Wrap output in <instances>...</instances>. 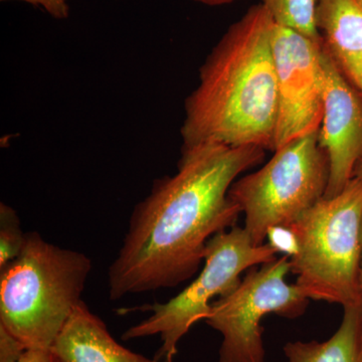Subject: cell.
<instances>
[{
  "instance_id": "5",
  "label": "cell",
  "mask_w": 362,
  "mask_h": 362,
  "mask_svg": "<svg viewBox=\"0 0 362 362\" xmlns=\"http://www.w3.org/2000/svg\"><path fill=\"white\" fill-rule=\"evenodd\" d=\"M329 159L318 132L297 138L274 150L265 165L233 183L228 192L240 213L252 244H266L273 228H290L325 197Z\"/></svg>"
},
{
  "instance_id": "11",
  "label": "cell",
  "mask_w": 362,
  "mask_h": 362,
  "mask_svg": "<svg viewBox=\"0 0 362 362\" xmlns=\"http://www.w3.org/2000/svg\"><path fill=\"white\" fill-rule=\"evenodd\" d=\"M317 28L324 49L362 94V6L356 0H318Z\"/></svg>"
},
{
  "instance_id": "21",
  "label": "cell",
  "mask_w": 362,
  "mask_h": 362,
  "mask_svg": "<svg viewBox=\"0 0 362 362\" xmlns=\"http://www.w3.org/2000/svg\"><path fill=\"white\" fill-rule=\"evenodd\" d=\"M361 243H362V230H361ZM361 289L362 294V257H361ZM361 362H362V337H361Z\"/></svg>"
},
{
  "instance_id": "6",
  "label": "cell",
  "mask_w": 362,
  "mask_h": 362,
  "mask_svg": "<svg viewBox=\"0 0 362 362\" xmlns=\"http://www.w3.org/2000/svg\"><path fill=\"white\" fill-rule=\"evenodd\" d=\"M270 244H252L245 228L214 235L206 245L204 268L192 284L165 303L143 305L134 310L151 312V315L123 333L124 340L160 335L161 346L154 359L173 362L177 345L190 328L204 321L211 310V300L225 297L240 283V274L257 265L277 259Z\"/></svg>"
},
{
  "instance_id": "10",
  "label": "cell",
  "mask_w": 362,
  "mask_h": 362,
  "mask_svg": "<svg viewBox=\"0 0 362 362\" xmlns=\"http://www.w3.org/2000/svg\"><path fill=\"white\" fill-rule=\"evenodd\" d=\"M49 350L54 362H157L117 342L84 301L69 317Z\"/></svg>"
},
{
  "instance_id": "1",
  "label": "cell",
  "mask_w": 362,
  "mask_h": 362,
  "mask_svg": "<svg viewBox=\"0 0 362 362\" xmlns=\"http://www.w3.org/2000/svg\"><path fill=\"white\" fill-rule=\"evenodd\" d=\"M266 150L216 142L182 146L177 173L154 181L136 204L129 228L108 270L112 301L176 287L199 271L206 245L237 223L233 183L258 165Z\"/></svg>"
},
{
  "instance_id": "15",
  "label": "cell",
  "mask_w": 362,
  "mask_h": 362,
  "mask_svg": "<svg viewBox=\"0 0 362 362\" xmlns=\"http://www.w3.org/2000/svg\"><path fill=\"white\" fill-rule=\"evenodd\" d=\"M267 240H269L268 244H270L279 254L284 252L286 256L290 258L298 251L296 238L289 228L277 226V228H271L268 232Z\"/></svg>"
},
{
  "instance_id": "19",
  "label": "cell",
  "mask_w": 362,
  "mask_h": 362,
  "mask_svg": "<svg viewBox=\"0 0 362 362\" xmlns=\"http://www.w3.org/2000/svg\"><path fill=\"white\" fill-rule=\"evenodd\" d=\"M194 1L207 6H226V4H233L235 0H194Z\"/></svg>"
},
{
  "instance_id": "2",
  "label": "cell",
  "mask_w": 362,
  "mask_h": 362,
  "mask_svg": "<svg viewBox=\"0 0 362 362\" xmlns=\"http://www.w3.org/2000/svg\"><path fill=\"white\" fill-rule=\"evenodd\" d=\"M274 23L261 4L252 6L207 56L199 85L185 100L182 146L216 142L273 151L278 116Z\"/></svg>"
},
{
  "instance_id": "13",
  "label": "cell",
  "mask_w": 362,
  "mask_h": 362,
  "mask_svg": "<svg viewBox=\"0 0 362 362\" xmlns=\"http://www.w3.org/2000/svg\"><path fill=\"white\" fill-rule=\"evenodd\" d=\"M276 25L320 40L317 28L318 0H261Z\"/></svg>"
},
{
  "instance_id": "14",
  "label": "cell",
  "mask_w": 362,
  "mask_h": 362,
  "mask_svg": "<svg viewBox=\"0 0 362 362\" xmlns=\"http://www.w3.org/2000/svg\"><path fill=\"white\" fill-rule=\"evenodd\" d=\"M21 220L13 207L0 204V270L18 258L25 242Z\"/></svg>"
},
{
  "instance_id": "4",
  "label": "cell",
  "mask_w": 362,
  "mask_h": 362,
  "mask_svg": "<svg viewBox=\"0 0 362 362\" xmlns=\"http://www.w3.org/2000/svg\"><path fill=\"white\" fill-rule=\"evenodd\" d=\"M289 228L297 240L290 262L300 291L343 308L362 305V180L354 177L335 197H323Z\"/></svg>"
},
{
  "instance_id": "12",
  "label": "cell",
  "mask_w": 362,
  "mask_h": 362,
  "mask_svg": "<svg viewBox=\"0 0 362 362\" xmlns=\"http://www.w3.org/2000/svg\"><path fill=\"white\" fill-rule=\"evenodd\" d=\"M343 310L339 328L326 341L288 342V362H361L362 305Z\"/></svg>"
},
{
  "instance_id": "20",
  "label": "cell",
  "mask_w": 362,
  "mask_h": 362,
  "mask_svg": "<svg viewBox=\"0 0 362 362\" xmlns=\"http://www.w3.org/2000/svg\"><path fill=\"white\" fill-rule=\"evenodd\" d=\"M354 177H356L358 178V180H362V160L359 162L358 165L356 166Z\"/></svg>"
},
{
  "instance_id": "18",
  "label": "cell",
  "mask_w": 362,
  "mask_h": 362,
  "mask_svg": "<svg viewBox=\"0 0 362 362\" xmlns=\"http://www.w3.org/2000/svg\"><path fill=\"white\" fill-rule=\"evenodd\" d=\"M16 362H54L49 349H28Z\"/></svg>"
},
{
  "instance_id": "16",
  "label": "cell",
  "mask_w": 362,
  "mask_h": 362,
  "mask_svg": "<svg viewBox=\"0 0 362 362\" xmlns=\"http://www.w3.org/2000/svg\"><path fill=\"white\" fill-rule=\"evenodd\" d=\"M28 347L18 338L0 325V362H16Z\"/></svg>"
},
{
  "instance_id": "22",
  "label": "cell",
  "mask_w": 362,
  "mask_h": 362,
  "mask_svg": "<svg viewBox=\"0 0 362 362\" xmlns=\"http://www.w3.org/2000/svg\"><path fill=\"white\" fill-rule=\"evenodd\" d=\"M356 1L362 6V0H356Z\"/></svg>"
},
{
  "instance_id": "8",
  "label": "cell",
  "mask_w": 362,
  "mask_h": 362,
  "mask_svg": "<svg viewBox=\"0 0 362 362\" xmlns=\"http://www.w3.org/2000/svg\"><path fill=\"white\" fill-rule=\"evenodd\" d=\"M278 89L274 150L318 132L323 115L322 40L274 23L272 35ZM273 150V151H274Z\"/></svg>"
},
{
  "instance_id": "7",
  "label": "cell",
  "mask_w": 362,
  "mask_h": 362,
  "mask_svg": "<svg viewBox=\"0 0 362 362\" xmlns=\"http://www.w3.org/2000/svg\"><path fill=\"white\" fill-rule=\"evenodd\" d=\"M290 272V257L284 255L252 269L233 292L211 303L204 321L223 337L218 362H265L262 319L269 314L303 315L309 299L286 283Z\"/></svg>"
},
{
  "instance_id": "17",
  "label": "cell",
  "mask_w": 362,
  "mask_h": 362,
  "mask_svg": "<svg viewBox=\"0 0 362 362\" xmlns=\"http://www.w3.org/2000/svg\"><path fill=\"white\" fill-rule=\"evenodd\" d=\"M1 1H21L30 6L40 7L56 20H66L70 16L69 0H1Z\"/></svg>"
},
{
  "instance_id": "3",
  "label": "cell",
  "mask_w": 362,
  "mask_h": 362,
  "mask_svg": "<svg viewBox=\"0 0 362 362\" xmlns=\"http://www.w3.org/2000/svg\"><path fill=\"white\" fill-rule=\"evenodd\" d=\"M92 261L26 233L18 258L0 270V325L28 349H51L81 302Z\"/></svg>"
},
{
  "instance_id": "9",
  "label": "cell",
  "mask_w": 362,
  "mask_h": 362,
  "mask_svg": "<svg viewBox=\"0 0 362 362\" xmlns=\"http://www.w3.org/2000/svg\"><path fill=\"white\" fill-rule=\"evenodd\" d=\"M322 52L323 115L318 140L329 159L325 197L341 192L362 160V94L338 68L329 52Z\"/></svg>"
}]
</instances>
